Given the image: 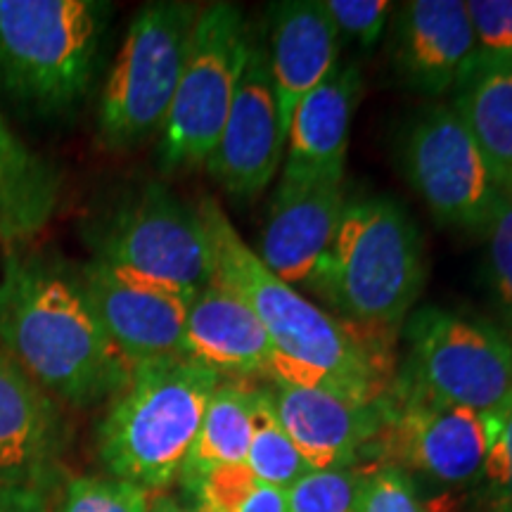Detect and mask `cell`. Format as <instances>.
Wrapping results in <instances>:
<instances>
[{
    "label": "cell",
    "instance_id": "obj_1",
    "mask_svg": "<svg viewBox=\"0 0 512 512\" xmlns=\"http://www.w3.org/2000/svg\"><path fill=\"white\" fill-rule=\"evenodd\" d=\"M0 344L43 392L76 408L110 401L133 370L88 304L79 266L43 249H5Z\"/></svg>",
    "mask_w": 512,
    "mask_h": 512
},
{
    "label": "cell",
    "instance_id": "obj_2",
    "mask_svg": "<svg viewBox=\"0 0 512 512\" xmlns=\"http://www.w3.org/2000/svg\"><path fill=\"white\" fill-rule=\"evenodd\" d=\"M197 211L209 235L211 278L245 299L280 356L377 392L392 387V356L380 332L363 330L320 309L268 271L216 200L204 197Z\"/></svg>",
    "mask_w": 512,
    "mask_h": 512
},
{
    "label": "cell",
    "instance_id": "obj_3",
    "mask_svg": "<svg viewBox=\"0 0 512 512\" xmlns=\"http://www.w3.org/2000/svg\"><path fill=\"white\" fill-rule=\"evenodd\" d=\"M223 377L190 356L133 366L98 422L95 448L107 475L162 494L181 479L207 403Z\"/></svg>",
    "mask_w": 512,
    "mask_h": 512
},
{
    "label": "cell",
    "instance_id": "obj_4",
    "mask_svg": "<svg viewBox=\"0 0 512 512\" xmlns=\"http://www.w3.org/2000/svg\"><path fill=\"white\" fill-rule=\"evenodd\" d=\"M304 285L351 325L380 335L399 328L425 287L418 223L394 197L349 202L335 240Z\"/></svg>",
    "mask_w": 512,
    "mask_h": 512
},
{
    "label": "cell",
    "instance_id": "obj_5",
    "mask_svg": "<svg viewBox=\"0 0 512 512\" xmlns=\"http://www.w3.org/2000/svg\"><path fill=\"white\" fill-rule=\"evenodd\" d=\"M102 0H0V91L38 114L86 98L110 27Z\"/></svg>",
    "mask_w": 512,
    "mask_h": 512
},
{
    "label": "cell",
    "instance_id": "obj_6",
    "mask_svg": "<svg viewBox=\"0 0 512 512\" xmlns=\"http://www.w3.org/2000/svg\"><path fill=\"white\" fill-rule=\"evenodd\" d=\"M81 233L93 261L185 299L195 297L214 275L200 211L164 183L119 192L86 216Z\"/></svg>",
    "mask_w": 512,
    "mask_h": 512
},
{
    "label": "cell",
    "instance_id": "obj_7",
    "mask_svg": "<svg viewBox=\"0 0 512 512\" xmlns=\"http://www.w3.org/2000/svg\"><path fill=\"white\" fill-rule=\"evenodd\" d=\"M200 5L188 0L145 3L128 24L98 105V138L107 150H131L159 136Z\"/></svg>",
    "mask_w": 512,
    "mask_h": 512
},
{
    "label": "cell",
    "instance_id": "obj_8",
    "mask_svg": "<svg viewBox=\"0 0 512 512\" xmlns=\"http://www.w3.org/2000/svg\"><path fill=\"white\" fill-rule=\"evenodd\" d=\"M252 24L240 5H202L190 36L188 57L157 143L166 174L207 164L226 124L245 64Z\"/></svg>",
    "mask_w": 512,
    "mask_h": 512
},
{
    "label": "cell",
    "instance_id": "obj_9",
    "mask_svg": "<svg viewBox=\"0 0 512 512\" xmlns=\"http://www.w3.org/2000/svg\"><path fill=\"white\" fill-rule=\"evenodd\" d=\"M399 380L434 401L496 413L512 396V339L489 320L425 306L403 320Z\"/></svg>",
    "mask_w": 512,
    "mask_h": 512
},
{
    "label": "cell",
    "instance_id": "obj_10",
    "mask_svg": "<svg viewBox=\"0 0 512 512\" xmlns=\"http://www.w3.org/2000/svg\"><path fill=\"white\" fill-rule=\"evenodd\" d=\"M494 432L496 413L434 401L394 375L382 427L368 453L411 477L470 486L482 479Z\"/></svg>",
    "mask_w": 512,
    "mask_h": 512
},
{
    "label": "cell",
    "instance_id": "obj_11",
    "mask_svg": "<svg viewBox=\"0 0 512 512\" xmlns=\"http://www.w3.org/2000/svg\"><path fill=\"white\" fill-rule=\"evenodd\" d=\"M401 166L434 221L460 230L486 228L501 185L451 107H425L408 121Z\"/></svg>",
    "mask_w": 512,
    "mask_h": 512
},
{
    "label": "cell",
    "instance_id": "obj_12",
    "mask_svg": "<svg viewBox=\"0 0 512 512\" xmlns=\"http://www.w3.org/2000/svg\"><path fill=\"white\" fill-rule=\"evenodd\" d=\"M285 143L266 41L261 29L252 27L226 124L204 166L230 197L256 200L278 174Z\"/></svg>",
    "mask_w": 512,
    "mask_h": 512
},
{
    "label": "cell",
    "instance_id": "obj_13",
    "mask_svg": "<svg viewBox=\"0 0 512 512\" xmlns=\"http://www.w3.org/2000/svg\"><path fill=\"white\" fill-rule=\"evenodd\" d=\"M264 389L275 418L311 470L356 465L382 427L387 396L373 399L347 389H318L273 380H266Z\"/></svg>",
    "mask_w": 512,
    "mask_h": 512
},
{
    "label": "cell",
    "instance_id": "obj_14",
    "mask_svg": "<svg viewBox=\"0 0 512 512\" xmlns=\"http://www.w3.org/2000/svg\"><path fill=\"white\" fill-rule=\"evenodd\" d=\"M79 280L102 330L131 366L166 356H185V318L192 299L119 275L88 261Z\"/></svg>",
    "mask_w": 512,
    "mask_h": 512
},
{
    "label": "cell",
    "instance_id": "obj_15",
    "mask_svg": "<svg viewBox=\"0 0 512 512\" xmlns=\"http://www.w3.org/2000/svg\"><path fill=\"white\" fill-rule=\"evenodd\" d=\"M475 55L465 0H411L394 10L389 57L408 91L425 98L451 93Z\"/></svg>",
    "mask_w": 512,
    "mask_h": 512
},
{
    "label": "cell",
    "instance_id": "obj_16",
    "mask_svg": "<svg viewBox=\"0 0 512 512\" xmlns=\"http://www.w3.org/2000/svg\"><path fill=\"white\" fill-rule=\"evenodd\" d=\"M347 204L344 176L280 178L256 254L285 283H306L335 240Z\"/></svg>",
    "mask_w": 512,
    "mask_h": 512
},
{
    "label": "cell",
    "instance_id": "obj_17",
    "mask_svg": "<svg viewBox=\"0 0 512 512\" xmlns=\"http://www.w3.org/2000/svg\"><path fill=\"white\" fill-rule=\"evenodd\" d=\"M264 41L280 128L287 140L299 102L337 69L339 34L325 0H283L268 8Z\"/></svg>",
    "mask_w": 512,
    "mask_h": 512
},
{
    "label": "cell",
    "instance_id": "obj_18",
    "mask_svg": "<svg viewBox=\"0 0 512 512\" xmlns=\"http://www.w3.org/2000/svg\"><path fill=\"white\" fill-rule=\"evenodd\" d=\"M64 418L0 344V484H53Z\"/></svg>",
    "mask_w": 512,
    "mask_h": 512
},
{
    "label": "cell",
    "instance_id": "obj_19",
    "mask_svg": "<svg viewBox=\"0 0 512 512\" xmlns=\"http://www.w3.org/2000/svg\"><path fill=\"white\" fill-rule=\"evenodd\" d=\"M185 356L219 373L223 380H268L275 347L256 313L240 294L209 280L192 297L185 318Z\"/></svg>",
    "mask_w": 512,
    "mask_h": 512
},
{
    "label": "cell",
    "instance_id": "obj_20",
    "mask_svg": "<svg viewBox=\"0 0 512 512\" xmlns=\"http://www.w3.org/2000/svg\"><path fill=\"white\" fill-rule=\"evenodd\" d=\"M361 93V69L356 64H337L335 72L299 102L287 131L283 178L344 176L351 121Z\"/></svg>",
    "mask_w": 512,
    "mask_h": 512
},
{
    "label": "cell",
    "instance_id": "obj_21",
    "mask_svg": "<svg viewBox=\"0 0 512 512\" xmlns=\"http://www.w3.org/2000/svg\"><path fill=\"white\" fill-rule=\"evenodd\" d=\"M60 171L36 155L0 117V247H27L60 204Z\"/></svg>",
    "mask_w": 512,
    "mask_h": 512
},
{
    "label": "cell",
    "instance_id": "obj_22",
    "mask_svg": "<svg viewBox=\"0 0 512 512\" xmlns=\"http://www.w3.org/2000/svg\"><path fill=\"white\" fill-rule=\"evenodd\" d=\"M451 110L475 140L501 188L512 185V62L475 55L453 86Z\"/></svg>",
    "mask_w": 512,
    "mask_h": 512
},
{
    "label": "cell",
    "instance_id": "obj_23",
    "mask_svg": "<svg viewBox=\"0 0 512 512\" xmlns=\"http://www.w3.org/2000/svg\"><path fill=\"white\" fill-rule=\"evenodd\" d=\"M256 384L245 380H221L204 411L200 432L185 460L178 484L207 475L223 465H245L254 432Z\"/></svg>",
    "mask_w": 512,
    "mask_h": 512
},
{
    "label": "cell",
    "instance_id": "obj_24",
    "mask_svg": "<svg viewBox=\"0 0 512 512\" xmlns=\"http://www.w3.org/2000/svg\"><path fill=\"white\" fill-rule=\"evenodd\" d=\"M183 486L195 512H287L285 489L259 482L245 465H223Z\"/></svg>",
    "mask_w": 512,
    "mask_h": 512
},
{
    "label": "cell",
    "instance_id": "obj_25",
    "mask_svg": "<svg viewBox=\"0 0 512 512\" xmlns=\"http://www.w3.org/2000/svg\"><path fill=\"white\" fill-rule=\"evenodd\" d=\"M245 467L259 482L278 486V489H290L299 477H304L311 470L299 448L294 446L290 434L275 418L264 382L256 384L254 432L247 448Z\"/></svg>",
    "mask_w": 512,
    "mask_h": 512
},
{
    "label": "cell",
    "instance_id": "obj_26",
    "mask_svg": "<svg viewBox=\"0 0 512 512\" xmlns=\"http://www.w3.org/2000/svg\"><path fill=\"white\" fill-rule=\"evenodd\" d=\"M366 475L358 465L309 470L285 489L287 512H356Z\"/></svg>",
    "mask_w": 512,
    "mask_h": 512
},
{
    "label": "cell",
    "instance_id": "obj_27",
    "mask_svg": "<svg viewBox=\"0 0 512 512\" xmlns=\"http://www.w3.org/2000/svg\"><path fill=\"white\" fill-rule=\"evenodd\" d=\"M150 491L117 477H74L64 486L55 512H150Z\"/></svg>",
    "mask_w": 512,
    "mask_h": 512
},
{
    "label": "cell",
    "instance_id": "obj_28",
    "mask_svg": "<svg viewBox=\"0 0 512 512\" xmlns=\"http://www.w3.org/2000/svg\"><path fill=\"white\" fill-rule=\"evenodd\" d=\"M486 235V266L501 309L512 325V190L501 188L491 211Z\"/></svg>",
    "mask_w": 512,
    "mask_h": 512
},
{
    "label": "cell",
    "instance_id": "obj_29",
    "mask_svg": "<svg viewBox=\"0 0 512 512\" xmlns=\"http://www.w3.org/2000/svg\"><path fill=\"white\" fill-rule=\"evenodd\" d=\"M356 512H439L420 496L415 479L403 470L377 465L368 470Z\"/></svg>",
    "mask_w": 512,
    "mask_h": 512
},
{
    "label": "cell",
    "instance_id": "obj_30",
    "mask_svg": "<svg viewBox=\"0 0 512 512\" xmlns=\"http://www.w3.org/2000/svg\"><path fill=\"white\" fill-rule=\"evenodd\" d=\"M479 482L491 512H512V396L496 411V432Z\"/></svg>",
    "mask_w": 512,
    "mask_h": 512
},
{
    "label": "cell",
    "instance_id": "obj_31",
    "mask_svg": "<svg viewBox=\"0 0 512 512\" xmlns=\"http://www.w3.org/2000/svg\"><path fill=\"white\" fill-rule=\"evenodd\" d=\"M477 55L512 62V0H467Z\"/></svg>",
    "mask_w": 512,
    "mask_h": 512
},
{
    "label": "cell",
    "instance_id": "obj_32",
    "mask_svg": "<svg viewBox=\"0 0 512 512\" xmlns=\"http://www.w3.org/2000/svg\"><path fill=\"white\" fill-rule=\"evenodd\" d=\"M325 8L339 36H347L361 48H373L384 34L394 5L387 0H325Z\"/></svg>",
    "mask_w": 512,
    "mask_h": 512
},
{
    "label": "cell",
    "instance_id": "obj_33",
    "mask_svg": "<svg viewBox=\"0 0 512 512\" xmlns=\"http://www.w3.org/2000/svg\"><path fill=\"white\" fill-rule=\"evenodd\" d=\"M0 512H55L50 484H0Z\"/></svg>",
    "mask_w": 512,
    "mask_h": 512
},
{
    "label": "cell",
    "instance_id": "obj_34",
    "mask_svg": "<svg viewBox=\"0 0 512 512\" xmlns=\"http://www.w3.org/2000/svg\"><path fill=\"white\" fill-rule=\"evenodd\" d=\"M150 512H195L188 503L178 501V498L169 494H155L152 496Z\"/></svg>",
    "mask_w": 512,
    "mask_h": 512
},
{
    "label": "cell",
    "instance_id": "obj_35",
    "mask_svg": "<svg viewBox=\"0 0 512 512\" xmlns=\"http://www.w3.org/2000/svg\"><path fill=\"white\" fill-rule=\"evenodd\" d=\"M510 190H512V185H510Z\"/></svg>",
    "mask_w": 512,
    "mask_h": 512
}]
</instances>
